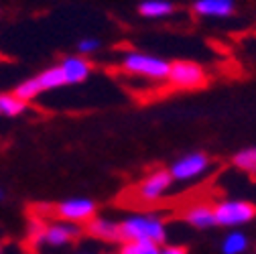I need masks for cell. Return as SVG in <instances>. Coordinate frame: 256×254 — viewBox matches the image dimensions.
<instances>
[{"mask_svg":"<svg viewBox=\"0 0 256 254\" xmlns=\"http://www.w3.org/2000/svg\"><path fill=\"white\" fill-rule=\"evenodd\" d=\"M120 242H152L163 244L167 240L165 222L152 214H132L118 222Z\"/></svg>","mask_w":256,"mask_h":254,"instance_id":"6da1fadb","label":"cell"},{"mask_svg":"<svg viewBox=\"0 0 256 254\" xmlns=\"http://www.w3.org/2000/svg\"><path fill=\"white\" fill-rule=\"evenodd\" d=\"M80 236H82L80 224H72V222H66V220H57V222L33 220L28 228V242L33 246L61 248L72 244Z\"/></svg>","mask_w":256,"mask_h":254,"instance_id":"7a4b0ae2","label":"cell"},{"mask_svg":"<svg viewBox=\"0 0 256 254\" xmlns=\"http://www.w3.org/2000/svg\"><path fill=\"white\" fill-rule=\"evenodd\" d=\"M122 68L128 74L142 76V78H148V80H167L169 70H171V63L161 59V57L148 55V53L128 51L122 57Z\"/></svg>","mask_w":256,"mask_h":254,"instance_id":"3957f363","label":"cell"},{"mask_svg":"<svg viewBox=\"0 0 256 254\" xmlns=\"http://www.w3.org/2000/svg\"><path fill=\"white\" fill-rule=\"evenodd\" d=\"M214 214H216V226L236 228L250 224L256 218V208L244 200H224L218 206H214Z\"/></svg>","mask_w":256,"mask_h":254,"instance_id":"277c9868","label":"cell"},{"mask_svg":"<svg viewBox=\"0 0 256 254\" xmlns=\"http://www.w3.org/2000/svg\"><path fill=\"white\" fill-rule=\"evenodd\" d=\"M212 161L210 156L204 154V152H189V154H183L179 156L177 161L171 163L169 167V173L173 177V181H194L198 177H202L208 169H210Z\"/></svg>","mask_w":256,"mask_h":254,"instance_id":"5b68a950","label":"cell"},{"mask_svg":"<svg viewBox=\"0 0 256 254\" xmlns=\"http://www.w3.org/2000/svg\"><path fill=\"white\" fill-rule=\"evenodd\" d=\"M171 185H173V177H171L169 169H158V171L150 173L146 179H142V183L136 189V198L144 204H154L167 196Z\"/></svg>","mask_w":256,"mask_h":254,"instance_id":"8992f818","label":"cell"},{"mask_svg":"<svg viewBox=\"0 0 256 254\" xmlns=\"http://www.w3.org/2000/svg\"><path fill=\"white\" fill-rule=\"evenodd\" d=\"M167 80L175 88L191 90V88H200L206 84V72L202 70V66H198L194 61H175L171 63Z\"/></svg>","mask_w":256,"mask_h":254,"instance_id":"52a82bcc","label":"cell"},{"mask_svg":"<svg viewBox=\"0 0 256 254\" xmlns=\"http://www.w3.org/2000/svg\"><path fill=\"white\" fill-rule=\"evenodd\" d=\"M59 220L72 222V224H84L96 216V204L88 198H72L66 202H59L55 208Z\"/></svg>","mask_w":256,"mask_h":254,"instance_id":"ba28073f","label":"cell"},{"mask_svg":"<svg viewBox=\"0 0 256 254\" xmlns=\"http://www.w3.org/2000/svg\"><path fill=\"white\" fill-rule=\"evenodd\" d=\"M59 68L63 72V78H66V86H76V84H84L90 74H92V66L90 61L84 55H70L66 57Z\"/></svg>","mask_w":256,"mask_h":254,"instance_id":"9c48e42d","label":"cell"},{"mask_svg":"<svg viewBox=\"0 0 256 254\" xmlns=\"http://www.w3.org/2000/svg\"><path fill=\"white\" fill-rule=\"evenodd\" d=\"M194 10L208 18H228L236 10L234 0H196Z\"/></svg>","mask_w":256,"mask_h":254,"instance_id":"30bf717a","label":"cell"},{"mask_svg":"<svg viewBox=\"0 0 256 254\" xmlns=\"http://www.w3.org/2000/svg\"><path fill=\"white\" fill-rule=\"evenodd\" d=\"M183 220L191 228L196 230H208V228H214L216 226V214H214V208L208 206V204H196L185 210L183 214Z\"/></svg>","mask_w":256,"mask_h":254,"instance_id":"8fae6325","label":"cell"},{"mask_svg":"<svg viewBox=\"0 0 256 254\" xmlns=\"http://www.w3.org/2000/svg\"><path fill=\"white\" fill-rule=\"evenodd\" d=\"M88 234L98 238V240H106V242H114L120 240V228L118 222L108 220V218H92L88 222Z\"/></svg>","mask_w":256,"mask_h":254,"instance_id":"7c38bea8","label":"cell"},{"mask_svg":"<svg viewBox=\"0 0 256 254\" xmlns=\"http://www.w3.org/2000/svg\"><path fill=\"white\" fill-rule=\"evenodd\" d=\"M138 12L144 18H165L175 12V4L171 0H142L138 4Z\"/></svg>","mask_w":256,"mask_h":254,"instance_id":"4fadbf2b","label":"cell"},{"mask_svg":"<svg viewBox=\"0 0 256 254\" xmlns=\"http://www.w3.org/2000/svg\"><path fill=\"white\" fill-rule=\"evenodd\" d=\"M248 248V236L240 230H232L222 240V254H244Z\"/></svg>","mask_w":256,"mask_h":254,"instance_id":"5bb4252c","label":"cell"},{"mask_svg":"<svg viewBox=\"0 0 256 254\" xmlns=\"http://www.w3.org/2000/svg\"><path fill=\"white\" fill-rule=\"evenodd\" d=\"M26 108H28V102L16 98L14 94H2V96H0V116L16 118V116L24 114Z\"/></svg>","mask_w":256,"mask_h":254,"instance_id":"9a60e30c","label":"cell"},{"mask_svg":"<svg viewBox=\"0 0 256 254\" xmlns=\"http://www.w3.org/2000/svg\"><path fill=\"white\" fill-rule=\"evenodd\" d=\"M37 80H39V84H41V90H43V92L57 90V88H61V86H66V78H63V72H61V68H59V66H55V68H49V70L41 72V74L37 76Z\"/></svg>","mask_w":256,"mask_h":254,"instance_id":"2e32d148","label":"cell"},{"mask_svg":"<svg viewBox=\"0 0 256 254\" xmlns=\"http://www.w3.org/2000/svg\"><path fill=\"white\" fill-rule=\"evenodd\" d=\"M41 92H43V90H41V84H39V80H37V76H35V78H28V80L20 82V84L14 88L12 94H14L16 98L24 100V102H30L33 98H37Z\"/></svg>","mask_w":256,"mask_h":254,"instance_id":"e0dca14e","label":"cell"},{"mask_svg":"<svg viewBox=\"0 0 256 254\" xmlns=\"http://www.w3.org/2000/svg\"><path fill=\"white\" fill-rule=\"evenodd\" d=\"M234 165L246 173H256V146L242 148L234 154Z\"/></svg>","mask_w":256,"mask_h":254,"instance_id":"ac0fdd59","label":"cell"},{"mask_svg":"<svg viewBox=\"0 0 256 254\" xmlns=\"http://www.w3.org/2000/svg\"><path fill=\"white\" fill-rule=\"evenodd\" d=\"M102 47L100 39H94V37H84L78 41V53L80 55H88V53H96Z\"/></svg>","mask_w":256,"mask_h":254,"instance_id":"d6986e66","label":"cell"},{"mask_svg":"<svg viewBox=\"0 0 256 254\" xmlns=\"http://www.w3.org/2000/svg\"><path fill=\"white\" fill-rule=\"evenodd\" d=\"M118 254H142V244L140 242H124L120 246Z\"/></svg>","mask_w":256,"mask_h":254,"instance_id":"ffe728a7","label":"cell"},{"mask_svg":"<svg viewBox=\"0 0 256 254\" xmlns=\"http://www.w3.org/2000/svg\"><path fill=\"white\" fill-rule=\"evenodd\" d=\"M158 254H187V248H183V246H165V248H161Z\"/></svg>","mask_w":256,"mask_h":254,"instance_id":"44dd1931","label":"cell"},{"mask_svg":"<svg viewBox=\"0 0 256 254\" xmlns=\"http://www.w3.org/2000/svg\"><path fill=\"white\" fill-rule=\"evenodd\" d=\"M0 254H4V248H2V244H0Z\"/></svg>","mask_w":256,"mask_h":254,"instance_id":"7402d4cb","label":"cell"},{"mask_svg":"<svg viewBox=\"0 0 256 254\" xmlns=\"http://www.w3.org/2000/svg\"><path fill=\"white\" fill-rule=\"evenodd\" d=\"M80 254H94V252H80Z\"/></svg>","mask_w":256,"mask_h":254,"instance_id":"603a6c76","label":"cell"},{"mask_svg":"<svg viewBox=\"0 0 256 254\" xmlns=\"http://www.w3.org/2000/svg\"><path fill=\"white\" fill-rule=\"evenodd\" d=\"M0 200H2V189H0Z\"/></svg>","mask_w":256,"mask_h":254,"instance_id":"cb8c5ba5","label":"cell"}]
</instances>
